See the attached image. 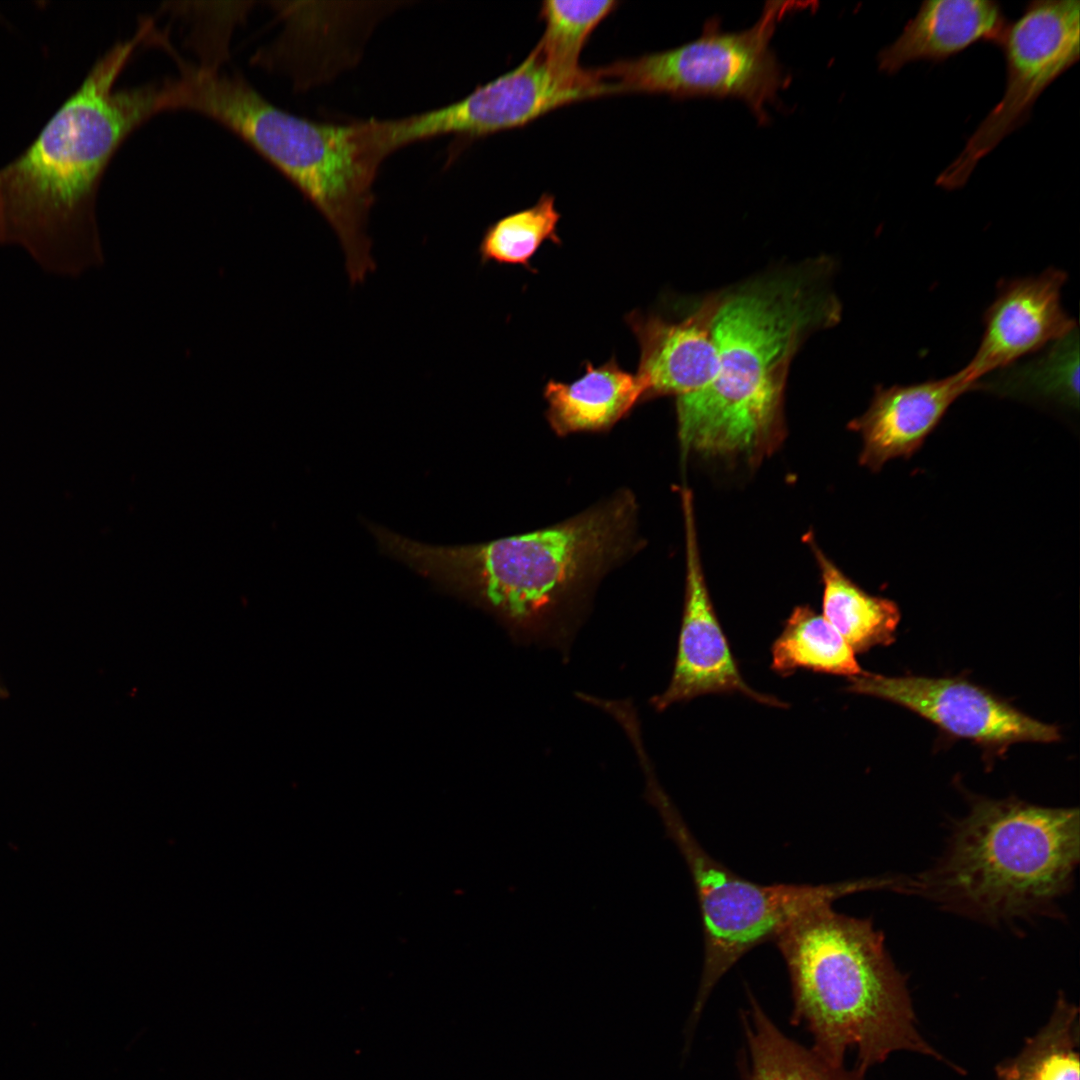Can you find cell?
Wrapping results in <instances>:
<instances>
[{"label":"cell","instance_id":"1","mask_svg":"<svg viewBox=\"0 0 1080 1080\" xmlns=\"http://www.w3.org/2000/svg\"><path fill=\"white\" fill-rule=\"evenodd\" d=\"M148 35L110 48L33 143L0 168V244L24 249L46 272L75 277L103 264L96 219L100 181L114 153L166 110V83L115 87Z\"/></svg>","mask_w":1080,"mask_h":1080},{"label":"cell","instance_id":"2","mask_svg":"<svg viewBox=\"0 0 1080 1080\" xmlns=\"http://www.w3.org/2000/svg\"><path fill=\"white\" fill-rule=\"evenodd\" d=\"M831 263L815 259L723 291L713 333L717 371L704 388L676 398L683 455L740 457L752 464L785 435L790 364L814 332L837 324Z\"/></svg>","mask_w":1080,"mask_h":1080},{"label":"cell","instance_id":"3","mask_svg":"<svg viewBox=\"0 0 1080 1080\" xmlns=\"http://www.w3.org/2000/svg\"><path fill=\"white\" fill-rule=\"evenodd\" d=\"M632 502L624 497L558 525L487 543L438 546L369 524L382 552L461 588L496 612L520 642L566 648L570 604L588 576L627 546Z\"/></svg>","mask_w":1080,"mask_h":1080},{"label":"cell","instance_id":"4","mask_svg":"<svg viewBox=\"0 0 1080 1080\" xmlns=\"http://www.w3.org/2000/svg\"><path fill=\"white\" fill-rule=\"evenodd\" d=\"M831 905L801 914L773 940L789 974L791 1023L804 1026L812 1049L833 1065L854 1050L863 1073L897 1051L946 1062L917 1027L906 977L882 932Z\"/></svg>","mask_w":1080,"mask_h":1080},{"label":"cell","instance_id":"5","mask_svg":"<svg viewBox=\"0 0 1080 1080\" xmlns=\"http://www.w3.org/2000/svg\"><path fill=\"white\" fill-rule=\"evenodd\" d=\"M173 109H190L223 124L281 171L337 236L351 285L375 271L368 216L373 184L387 157L377 119L319 122L270 103L237 73L181 66Z\"/></svg>","mask_w":1080,"mask_h":1080},{"label":"cell","instance_id":"6","mask_svg":"<svg viewBox=\"0 0 1080 1080\" xmlns=\"http://www.w3.org/2000/svg\"><path fill=\"white\" fill-rule=\"evenodd\" d=\"M1080 858L1078 808L976 798L941 855L907 876L904 894L994 927L1063 916Z\"/></svg>","mask_w":1080,"mask_h":1080},{"label":"cell","instance_id":"7","mask_svg":"<svg viewBox=\"0 0 1080 1080\" xmlns=\"http://www.w3.org/2000/svg\"><path fill=\"white\" fill-rule=\"evenodd\" d=\"M646 798L658 810L667 835L689 868L702 919L704 957L689 1026L697 1023L720 979L750 950L806 911L849 894L893 890V875L827 884L763 885L739 876L713 858L695 839L653 770L645 772Z\"/></svg>","mask_w":1080,"mask_h":1080},{"label":"cell","instance_id":"8","mask_svg":"<svg viewBox=\"0 0 1080 1080\" xmlns=\"http://www.w3.org/2000/svg\"><path fill=\"white\" fill-rule=\"evenodd\" d=\"M800 3L767 2L750 28L723 31L710 18L700 37L678 47L623 59L597 68L618 93L666 94L673 98H738L766 122L765 105L788 81L770 47L777 24Z\"/></svg>","mask_w":1080,"mask_h":1080},{"label":"cell","instance_id":"9","mask_svg":"<svg viewBox=\"0 0 1080 1080\" xmlns=\"http://www.w3.org/2000/svg\"><path fill=\"white\" fill-rule=\"evenodd\" d=\"M1006 64L1002 99L987 114L936 185L962 188L979 161L1030 118L1040 95L1080 58V2L1038 0L1009 23L999 45Z\"/></svg>","mask_w":1080,"mask_h":1080},{"label":"cell","instance_id":"10","mask_svg":"<svg viewBox=\"0 0 1080 1080\" xmlns=\"http://www.w3.org/2000/svg\"><path fill=\"white\" fill-rule=\"evenodd\" d=\"M612 94H618L616 88L596 69L556 68L535 46L514 69L454 103L404 118L381 120L382 134L391 154L435 137L478 138L521 127L559 107Z\"/></svg>","mask_w":1080,"mask_h":1080},{"label":"cell","instance_id":"11","mask_svg":"<svg viewBox=\"0 0 1080 1080\" xmlns=\"http://www.w3.org/2000/svg\"><path fill=\"white\" fill-rule=\"evenodd\" d=\"M846 690L901 705L954 736L987 745L1054 742L1061 736L1056 726L962 679L891 677L864 671L849 678Z\"/></svg>","mask_w":1080,"mask_h":1080},{"label":"cell","instance_id":"12","mask_svg":"<svg viewBox=\"0 0 1080 1080\" xmlns=\"http://www.w3.org/2000/svg\"><path fill=\"white\" fill-rule=\"evenodd\" d=\"M685 528L686 583L677 652L666 690L651 699L657 711L715 693H739L758 703L784 707L754 690L742 677L711 601L700 561L692 494L681 491Z\"/></svg>","mask_w":1080,"mask_h":1080},{"label":"cell","instance_id":"13","mask_svg":"<svg viewBox=\"0 0 1080 1080\" xmlns=\"http://www.w3.org/2000/svg\"><path fill=\"white\" fill-rule=\"evenodd\" d=\"M1064 271L1049 268L1037 276L1003 282L984 315V332L963 368L976 383L987 374L1058 341L1076 330L1061 304Z\"/></svg>","mask_w":1080,"mask_h":1080},{"label":"cell","instance_id":"14","mask_svg":"<svg viewBox=\"0 0 1080 1080\" xmlns=\"http://www.w3.org/2000/svg\"><path fill=\"white\" fill-rule=\"evenodd\" d=\"M723 291L705 297L696 309L678 321L633 311L626 322L640 348L639 379L642 400L674 395L676 398L707 386L717 371L713 327Z\"/></svg>","mask_w":1080,"mask_h":1080},{"label":"cell","instance_id":"15","mask_svg":"<svg viewBox=\"0 0 1080 1080\" xmlns=\"http://www.w3.org/2000/svg\"><path fill=\"white\" fill-rule=\"evenodd\" d=\"M979 388L963 369L937 380L878 386L868 409L849 424L862 438L861 464L878 471L892 459L911 457L954 401Z\"/></svg>","mask_w":1080,"mask_h":1080},{"label":"cell","instance_id":"16","mask_svg":"<svg viewBox=\"0 0 1080 1080\" xmlns=\"http://www.w3.org/2000/svg\"><path fill=\"white\" fill-rule=\"evenodd\" d=\"M1008 24L996 1L925 0L896 40L879 52V70L892 75L917 61L943 62L978 42L999 46Z\"/></svg>","mask_w":1080,"mask_h":1080},{"label":"cell","instance_id":"17","mask_svg":"<svg viewBox=\"0 0 1080 1080\" xmlns=\"http://www.w3.org/2000/svg\"><path fill=\"white\" fill-rule=\"evenodd\" d=\"M544 397L549 423L564 435L612 426L642 400L643 393L636 374L612 357L598 367L586 362L585 373L572 382L549 380Z\"/></svg>","mask_w":1080,"mask_h":1080},{"label":"cell","instance_id":"18","mask_svg":"<svg viewBox=\"0 0 1080 1080\" xmlns=\"http://www.w3.org/2000/svg\"><path fill=\"white\" fill-rule=\"evenodd\" d=\"M806 539L821 573L825 619L855 653L892 643L901 617L897 604L864 591L822 552L811 535Z\"/></svg>","mask_w":1080,"mask_h":1080},{"label":"cell","instance_id":"19","mask_svg":"<svg viewBox=\"0 0 1080 1080\" xmlns=\"http://www.w3.org/2000/svg\"><path fill=\"white\" fill-rule=\"evenodd\" d=\"M750 1007L742 1016L746 1037L743 1080H864L853 1067L836 1066L812 1048L784 1035L749 994Z\"/></svg>","mask_w":1080,"mask_h":1080},{"label":"cell","instance_id":"20","mask_svg":"<svg viewBox=\"0 0 1080 1080\" xmlns=\"http://www.w3.org/2000/svg\"><path fill=\"white\" fill-rule=\"evenodd\" d=\"M771 656V668L783 676L798 669L848 678L864 672L842 636L808 605L793 609L771 646Z\"/></svg>","mask_w":1080,"mask_h":1080},{"label":"cell","instance_id":"21","mask_svg":"<svg viewBox=\"0 0 1080 1080\" xmlns=\"http://www.w3.org/2000/svg\"><path fill=\"white\" fill-rule=\"evenodd\" d=\"M1079 1010L1060 992L1048 1022L995 1068L997 1080H1080Z\"/></svg>","mask_w":1080,"mask_h":1080},{"label":"cell","instance_id":"22","mask_svg":"<svg viewBox=\"0 0 1080 1080\" xmlns=\"http://www.w3.org/2000/svg\"><path fill=\"white\" fill-rule=\"evenodd\" d=\"M561 218L553 195L544 193L531 207L504 216L487 227L478 253L482 264L521 265L529 270L531 259L546 241L560 245L557 225Z\"/></svg>","mask_w":1080,"mask_h":1080},{"label":"cell","instance_id":"23","mask_svg":"<svg viewBox=\"0 0 1080 1080\" xmlns=\"http://www.w3.org/2000/svg\"><path fill=\"white\" fill-rule=\"evenodd\" d=\"M618 4L614 0L543 1L539 16L545 23V29L536 47L544 59L556 68L565 71L581 69L579 56L585 43Z\"/></svg>","mask_w":1080,"mask_h":1080},{"label":"cell","instance_id":"24","mask_svg":"<svg viewBox=\"0 0 1080 1080\" xmlns=\"http://www.w3.org/2000/svg\"><path fill=\"white\" fill-rule=\"evenodd\" d=\"M1010 381L1069 406L1078 407L1079 354L1077 329L1055 341L1047 353L1012 372ZM1010 384V385H1012Z\"/></svg>","mask_w":1080,"mask_h":1080},{"label":"cell","instance_id":"25","mask_svg":"<svg viewBox=\"0 0 1080 1080\" xmlns=\"http://www.w3.org/2000/svg\"><path fill=\"white\" fill-rule=\"evenodd\" d=\"M5 695H6L5 687L2 685V683L0 681V697L5 696Z\"/></svg>","mask_w":1080,"mask_h":1080}]
</instances>
